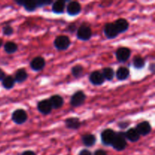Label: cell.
Here are the masks:
<instances>
[{"instance_id":"6da1fadb","label":"cell","mask_w":155,"mask_h":155,"mask_svg":"<svg viewBox=\"0 0 155 155\" xmlns=\"http://www.w3.org/2000/svg\"><path fill=\"white\" fill-rule=\"evenodd\" d=\"M125 137V133L123 132L116 133L114 139L113 141L111 146L114 150L117 151H122L126 149L127 146V142Z\"/></svg>"},{"instance_id":"7a4b0ae2","label":"cell","mask_w":155,"mask_h":155,"mask_svg":"<svg viewBox=\"0 0 155 155\" xmlns=\"http://www.w3.org/2000/svg\"><path fill=\"white\" fill-rule=\"evenodd\" d=\"M71 40L69 37L64 35H61V36H57L54 41V45L58 50L64 51L69 48L71 45Z\"/></svg>"},{"instance_id":"3957f363","label":"cell","mask_w":155,"mask_h":155,"mask_svg":"<svg viewBox=\"0 0 155 155\" xmlns=\"http://www.w3.org/2000/svg\"><path fill=\"white\" fill-rule=\"evenodd\" d=\"M92 32L90 27L87 25H81L77 30V39L82 41H88L91 39Z\"/></svg>"},{"instance_id":"277c9868","label":"cell","mask_w":155,"mask_h":155,"mask_svg":"<svg viewBox=\"0 0 155 155\" xmlns=\"http://www.w3.org/2000/svg\"><path fill=\"white\" fill-rule=\"evenodd\" d=\"M116 136V132L111 129H106L101 133V142L105 146H111Z\"/></svg>"},{"instance_id":"5b68a950","label":"cell","mask_w":155,"mask_h":155,"mask_svg":"<svg viewBox=\"0 0 155 155\" xmlns=\"http://www.w3.org/2000/svg\"><path fill=\"white\" fill-rule=\"evenodd\" d=\"M86 99V95L83 91H78L71 96L70 104L72 107H80L84 104Z\"/></svg>"},{"instance_id":"8992f818","label":"cell","mask_w":155,"mask_h":155,"mask_svg":"<svg viewBox=\"0 0 155 155\" xmlns=\"http://www.w3.org/2000/svg\"><path fill=\"white\" fill-rule=\"evenodd\" d=\"M27 114L23 109H18L15 110L12 114V120L15 124L21 125L24 124L27 120Z\"/></svg>"},{"instance_id":"52a82bcc","label":"cell","mask_w":155,"mask_h":155,"mask_svg":"<svg viewBox=\"0 0 155 155\" xmlns=\"http://www.w3.org/2000/svg\"><path fill=\"white\" fill-rule=\"evenodd\" d=\"M131 55V51L130 48L127 47H121L118 48L116 51V58L117 60L121 63H124L127 61Z\"/></svg>"},{"instance_id":"ba28073f","label":"cell","mask_w":155,"mask_h":155,"mask_svg":"<svg viewBox=\"0 0 155 155\" xmlns=\"http://www.w3.org/2000/svg\"><path fill=\"white\" fill-rule=\"evenodd\" d=\"M89 82L94 86H101L104 83V79L102 74L99 71H92L89 77Z\"/></svg>"},{"instance_id":"9c48e42d","label":"cell","mask_w":155,"mask_h":155,"mask_svg":"<svg viewBox=\"0 0 155 155\" xmlns=\"http://www.w3.org/2000/svg\"><path fill=\"white\" fill-rule=\"evenodd\" d=\"M104 33L106 37L109 39H112L116 38L119 35L117 30L116 29L114 23H108L106 24L104 28Z\"/></svg>"},{"instance_id":"30bf717a","label":"cell","mask_w":155,"mask_h":155,"mask_svg":"<svg viewBox=\"0 0 155 155\" xmlns=\"http://www.w3.org/2000/svg\"><path fill=\"white\" fill-rule=\"evenodd\" d=\"M135 129L140 136H148L151 132V126L148 121H143V122L139 123V124H137Z\"/></svg>"},{"instance_id":"8fae6325","label":"cell","mask_w":155,"mask_h":155,"mask_svg":"<svg viewBox=\"0 0 155 155\" xmlns=\"http://www.w3.org/2000/svg\"><path fill=\"white\" fill-rule=\"evenodd\" d=\"M37 109L39 113H41L42 114L48 115L51 113L52 107H51V105L48 99H44L38 102Z\"/></svg>"},{"instance_id":"7c38bea8","label":"cell","mask_w":155,"mask_h":155,"mask_svg":"<svg viewBox=\"0 0 155 155\" xmlns=\"http://www.w3.org/2000/svg\"><path fill=\"white\" fill-rule=\"evenodd\" d=\"M81 10V5L78 2H70L67 5V12L71 16H76V15H79Z\"/></svg>"},{"instance_id":"4fadbf2b","label":"cell","mask_w":155,"mask_h":155,"mask_svg":"<svg viewBox=\"0 0 155 155\" xmlns=\"http://www.w3.org/2000/svg\"><path fill=\"white\" fill-rule=\"evenodd\" d=\"M45 61L42 57L38 56V57L34 58L30 62V68L34 71H40L45 68Z\"/></svg>"},{"instance_id":"5bb4252c","label":"cell","mask_w":155,"mask_h":155,"mask_svg":"<svg viewBox=\"0 0 155 155\" xmlns=\"http://www.w3.org/2000/svg\"><path fill=\"white\" fill-rule=\"evenodd\" d=\"M114 25L116 27V29L117 30L118 33H123L124 32L127 31V30L130 27V24H129L128 21H127L124 18H119L118 20H117L114 23Z\"/></svg>"},{"instance_id":"9a60e30c","label":"cell","mask_w":155,"mask_h":155,"mask_svg":"<svg viewBox=\"0 0 155 155\" xmlns=\"http://www.w3.org/2000/svg\"><path fill=\"white\" fill-rule=\"evenodd\" d=\"M65 127L70 130H78L81 126V122L77 117H69L65 120Z\"/></svg>"},{"instance_id":"2e32d148","label":"cell","mask_w":155,"mask_h":155,"mask_svg":"<svg viewBox=\"0 0 155 155\" xmlns=\"http://www.w3.org/2000/svg\"><path fill=\"white\" fill-rule=\"evenodd\" d=\"M15 2L17 3L19 5L23 6L24 8L27 12H33L34 11L36 10V8H38L37 3H36V1H15Z\"/></svg>"},{"instance_id":"e0dca14e","label":"cell","mask_w":155,"mask_h":155,"mask_svg":"<svg viewBox=\"0 0 155 155\" xmlns=\"http://www.w3.org/2000/svg\"><path fill=\"white\" fill-rule=\"evenodd\" d=\"M50 104H51L52 109H59L63 106L64 98L59 95H54L50 97L48 99Z\"/></svg>"},{"instance_id":"ac0fdd59","label":"cell","mask_w":155,"mask_h":155,"mask_svg":"<svg viewBox=\"0 0 155 155\" xmlns=\"http://www.w3.org/2000/svg\"><path fill=\"white\" fill-rule=\"evenodd\" d=\"M130 70L126 67H120L117 69L116 72L117 79L120 81H124L128 79L130 77Z\"/></svg>"},{"instance_id":"d6986e66","label":"cell","mask_w":155,"mask_h":155,"mask_svg":"<svg viewBox=\"0 0 155 155\" xmlns=\"http://www.w3.org/2000/svg\"><path fill=\"white\" fill-rule=\"evenodd\" d=\"M124 133H125L126 139L131 142H136L140 139V136L136 129H130Z\"/></svg>"},{"instance_id":"ffe728a7","label":"cell","mask_w":155,"mask_h":155,"mask_svg":"<svg viewBox=\"0 0 155 155\" xmlns=\"http://www.w3.org/2000/svg\"><path fill=\"white\" fill-rule=\"evenodd\" d=\"M82 142L86 147H92L96 143V137L93 134H86L82 136Z\"/></svg>"},{"instance_id":"44dd1931","label":"cell","mask_w":155,"mask_h":155,"mask_svg":"<svg viewBox=\"0 0 155 155\" xmlns=\"http://www.w3.org/2000/svg\"><path fill=\"white\" fill-rule=\"evenodd\" d=\"M66 8V2L64 1H56L52 3L51 11L54 14H62Z\"/></svg>"},{"instance_id":"7402d4cb","label":"cell","mask_w":155,"mask_h":155,"mask_svg":"<svg viewBox=\"0 0 155 155\" xmlns=\"http://www.w3.org/2000/svg\"><path fill=\"white\" fill-rule=\"evenodd\" d=\"M27 77H28V74H27V71L24 69H19L15 73L14 79H15V83H22L27 80Z\"/></svg>"},{"instance_id":"603a6c76","label":"cell","mask_w":155,"mask_h":155,"mask_svg":"<svg viewBox=\"0 0 155 155\" xmlns=\"http://www.w3.org/2000/svg\"><path fill=\"white\" fill-rule=\"evenodd\" d=\"M15 79L12 76H6L2 80V86L5 89H12L15 86Z\"/></svg>"},{"instance_id":"cb8c5ba5","label":"cell","mask_w":155,"mask_h":155,"mask_svg":"<svg viewBox=\"0 0 155 155\" xmlns=\"http://www.w3.org/2000/svg\"><path fill=\"white\" fill-rule=\"evenodd\" d=\"M103 77H104V80H107V81H111L114 77V71L111 68H105L102 70L101 71Z\"/></svg>"},{"instance_id":"d4e9b609","label":"cell","mask_w":155,"mask_h":155,"mask_svg":"<svg viewBox=\"0 0 155 155\" xmlns=\"http://www.w3.org/2000/svg\"><path fill=\"white\" fill-rule=\"evenodd\" d=\"M133 64L136 69L141 70L145 68V61L141 56H136L133 60Z\"/></svg>"},{"instance_id":"484cf974","label":"cell","mask_w":155,"mask_h":155,"mask_svg":"<svg viewBox=\"0 0 155 155\" xmlns=\"http://www.w3.org/2000/svg\"><path fill=\"white\" fill-rule=\"evenodd\" d=\"M4 49L8 54H14L18 51V45L14 42H7L5 44Z\"/></svg>"},{"instance_id":"4316f807","label":"cell","mask_w":155,"mask_h":155,"mask_svg":"<svg viewBox=\"0 0 155 155\" xmlns=\"http://www.w3.org/2000/svg\"><path fill=\"white\" fill-rule=\"evenodd\" d=\"M83 66L80 64L75 65V66L73 67L72 69H71V74H72V75L74 76L75 78H79V77H81L82 74H83Z\"/></svg>"},{"instance_id":"83f0119b","label":"cell","mask_w":155,"mask_h":155,"mask_svg":"<svg viewBox=\"0 0 155 155\" xmlns=\"http://www.w3.org/2000/svg\"><path fill=\"white\" fill-rule=\"evenodd\" d=\"M2 33L5 36H9L13 34L14 33V29L10 25H6L3 27L2 29Z\"/></svg>"},{"instance_id":"f1b7e54d","label":"cell","mask_w":155,"mask_h":155,"mask_svg":"<svg viewBox=\"0 0 155 155\" xmlns=\"http://www.w3.org/2000/svg\"><path fill=\"white\" fill-rule=\"evenodd\" d=\"M130 125V122L128 121H121L118 124V127L120 129H127Z\"/></svg>"},{"instance_id":"f546056e","label":"cell","mask_w":155,"mask_h":155,"mask_svg":"<svg viewBox=\"0 0 155 155\" xmlns=\"http://www.w3.org/2000/svg\"><path fill=\"white\" fill-rule=\"evenodd\" d=\"M92 155H107V152L103 149H97Z\"/></svg>"},{"instance_id":"4dcf8cb0","label":"cell","mask_w":155,"mask_h":155,"mask_svg":"<svg viewBox=\"0 0 155 155\" xmlns=\"http://www.w3.org/2000/svg\"><path fill=\"white\" fill-rule=\"evenodd\" d=\"M78 155H92V152L88 149H83L79 152Z\"/></svg>"},{"instance_id":"1f68e13d","label":"cell","mask_w":155,"mask_h":155,"mask_svg":"<svg viewBox=\"0 0 155 155\" xmlns=\"http://www.w3.org/2000/svg\"><path fill=\"white\" fill-rule=\"evenodd\" d=\"M68 31L69 32V33H74L75 31H77V27H76L74 24H71V25L68 27Z\"/></svg>"},{"instance_id":"d6a6232c","label":"cell","mask_w":155,"mask_h":155,"mask_svg":"<svg viewBox=\"0 0 155 155\" xmlns=\"http://www.w3.org/2000/svg\"><path fill=\"white\" fill-rule=\"evenodd\" d=\"M21 155H36V154L31 150H27V151H24Z\"/></svg>"},{"instance_id":"836d02e7","label":"cell","mask_w":155,"mask_h":155,"mask_svg":"<svg viewBox=\"0 0 155 155\" xmlns=\"http://www.w3.org/2000/svg\"><path fill=\"white\" fill-rule=\"evenodd\" d=\"M5 73L2 71V70L0 68V81H2L4 80V78L5 77Z\"/></svg>"},{"instance_id":"e575fe53","label":"cell","mask_w":155,"mask_h":155,"mask_svg":"<svg viewBox=\"0 0 155 155\" xmlns=\"http://www.w3.org/2000/svg\"><path fill=\"white\" fill-rule=\"evenodd\" d=\"M149 70L150 71H151V73H152V74H154V70H155V64H154V63H152V64H151V65H150V67H149Z\"/></svg>"},{"instance_id":"d590c367","label":"cell","mask_w":155,"mask_h":155,"mask_svg":"<svg viewBox=\"0 0 155 155\" xmlns=\"http://www.w3.org/2000/svg\"><path fill=\"white\" fill-rule=\"evenodd\" d=\"M2 45V39L0 38V47H1Z\"/></svg>"}]
</instances>
